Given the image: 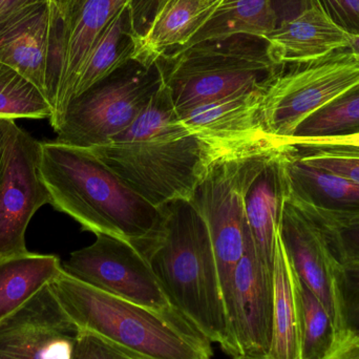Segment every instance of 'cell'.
<instances>
[{
  "instance_id": "obj_23",
  "label": "cell",
  "mask_w": 359,
  "mask_h": 359,
  "mask_svg": "<svg viewBox=\"0 0 359 359\" xmlns=\"http://www.w3.org/2000/svg\"><path fill=\"white\" fill-rule=\"evenodd\" d=\"M62 271L59 257L27 252L0 261V320L27 303Z\"/></svg>"
},
{
  "instance_id": "obj_15",
  "label": "cell",
  "mask_w": 359,
  "mask_h": 359,
  "mask_svg": "<svg viewBox=\"0 0 359 359\" xmlns=\"http://www.w3.org/2000/svg\"><path fill=\"white\" fill-rule=\"evenodd\" d=\"M284 168L287 198L308 217L334 223L359 219V183L305 163L290 144Z\"/></svg>"
},
{
  "instance_id": "obj_40",
  "label": "cell",
  "mask_w": 359,
  "mask_h": 359,
  "mask_svg": "<svg viewBox=\"0 0 359 359\" xmlns=\"http://www.w3.org/2000/svg\"><path fill=\"white\" fill-rule=\"evenodd\" d=\"M232 359H248V358H243V356H236V358H232Z\"/></svg>"
},
{
  "instance_id": "obj_10",
  "label": "cell",
  "mask_w": 359,
  "mask_h": 359,
  "mask_svg": "<svg viewBox=\"0 0 359 359\" xmlns=\"http://www.w3.org/2000/svg\"><path fill=\"white\" fill-rule=\"evenodd\" d=\"M40 147L15 124L0 176V261L29 252L27 226L42 206L50 204L40 170Z\"/></svg>"
},
{
  "instance_id": "obj_38",
  "label": "cell",
  "mask_w": 359,
  "mask_h": 359,
  "mask_svg": "<svg viewBox=\"0 0 359 359\" xmlns=\"http://www.w3.org/2000/svg\"><path fill=\"white\" fill-rule=\"evenodd\" d=\"M327 359H359V343L344 339L339 348Z\"/></svg>"
},
{
  "instance_id": "obj_26",
  "label": "cell",
  "mask_w": 359,
  "mask_h": 359,
  "mask_svg": "<svg viewBox=\"0 0 359 359\" xmlns=\"http://www.w3.org/2000/svg\"><path fill=\"white\" fill-rule=\"evenodd\" d=\"M128 8V6H124L114 17L95 42L76 80L72 100L132 61L130 43L122 48L119 46L121 36L126 33L124 20Z\"/></svg>"
},
{
  "instance_id": "obj_4",
  "label": "cell",
  "mask_w": 359,
  "mask_h": 359,
  "mask_svg": "<svg viewBox=\"0 0 359 359\" xmlns=\"http://www.w3.org/2000/svg\"><path fill=\"white\" fill-rule=\"evenodd\" d=\"M158 67L179 111L265 86L283 67L242 36L203 42L164 56Z\"/></svg>"
},
{
  "instance_id": "obj_17",
  "label": "cell",
  "mask_w": 359,
  "mask_h": 359,
  "mask_svg": "<svg viewBox=\"0 0 359 359\" xmlns=\"http://www.w3.org/2000/svg\"><path fill=\"white\" fill-rule=\"evenodd\" d=\"M223 0H168L147 29L130 37V60L147 69L187 46L211 20Z\"/></svg>"
},
{
  "instance_id": "obj_3",
  "label": "cell",
  "mask_w": 359,
  "mask_h": 359,
  "mask_svg": "<svg viewBox=\"0 0 359 359\" xmlns=\"http://www.w3.org/2000/svg\"><path fill=\"white\" fill-rule=\"evenodd\" d=\"M78 330L135 359H212V343L182 316L161 313L65 271L50 284Z\"/></svg>"
},
{
  "instance_id": "obj_37",
  "label": "cell",
  "mask_w": 359,
  "mask_h": 359,
  "mask_svg": "<svg viewBox=\"0 0 359 359\" xmlns=\"http://www.w3.org/2000/svg\"><path fill=\"white\" fill-rule=\"evenodd\" d=\"M15 124L16 122L14 120L0 119V176L4 168L6 149H8Z\"/></svg>"
},
{
  "instance_id": "obj_32",
  "label": "cell",
  "mask_w": 359,
  "mask_h": 359,
  "mask_svg": "<svg viewBox=\"0 0 359 359\" xmlns=\"http://www.w3.org/2000/svg\"><path fill=\"white\" fill-rule=\"evenodd\" d=\"M323 12L344 32L359 36V0H318Z\"/></svg>"
},
{
  "instance_id": "obj_27",
  "label": "cell",
  "mask_w": 359,
  "mask_h": 359,
  "mask_svg": "<svg viewBox=\"0 0 359 359\" xmlns=\"http://www.w3.org/2000/svg\"><path fill=\"white\" fill-rule=\"evenodd\" d=\"M192 135L182 121L170 93L164 84L135 121L111 143L170 140Z\"/></svg>"
},
{
  "instance_id": "obj_28",
  "label": "cell",
  "mask_w": 359,
  "mask_h": 359,
  "mask_svg": "<svg viewBox=\"0 0 359 359\" xmlns=\"http://www.w3.org/2000/svg\"><path fill=\"white\" fill-rule=\"evenodd\" d=\"M43 93L12 67L0 62V119H50Z\"/></svg>"
},
{
  "instance_id": "obj_11",
  "label": "cell",
  "mask_w": 359,
  "mask_h": 359,
  "mask_svg": "<svg viewBox=\"0 0 359 359\" xmlns=\"http://www.w3.org/2000/svg\"><path fill=\"white\" fill-rule=\"evenodd\" d=\"M78 333L46 285L0 320V359H72Z\"/></svg>"
},
{
  "instance_id": "obj_18",
  "label": "cell",
  "mask_w": 359,
  "mask_h": 359,
  "mask_svg": "<svg viewBox=\"0 0 359 359\" xmlns=\"http://www.w3.org/2000/svg\"><path fill=\"white\" fill-rule=\"evenodd\" d=\"M130 0H84L71 23L60 35L59 42V90L54 114L50 121L53 128L71 102L78 75L105 27L114 17L130 4Z\"/></svg>"
},
{
  "instance_id": "obj_9",
  "label": "cell",
  "mask_w": 359,
  "mask_h": 359,
  "mask_svg": "<svg viewBox=\"0 0 359 359\" xmlns=\"http://www.w3.org/2000/svg\"><path fill=\"white\" fill-rule=\"evenodd\" d=\"M96 236L92 245L71 253L62 264L65 273L143 307L182 316L170 303L149 262L136 247L117 236Z\"/></svg>"
},
{
  "instance_id": "obj_35",
  "label": "cell",
  "mask_w": 359,
  "mask_h": 359,
  "mask_svg": "<svg viewBox=\"0 0 359 359\" xmlns=\"http://www.w3.org/2000/svg\"><path fill=\"white\" fill-rule=\"evenodd\" d=\"M84 0H50L57 20L60 23L62 32L71 23Z\"/></svg>"
},
{
  "instance_id": "obj_31",
  "label": "cell",
  "mask_w": 359,
  "mask_h": 359,
  "mask_svg": "<svg viewBox=\"0 0 359 359\" xmlns=\"http://www.w3.org/2000/svg\"><path fill=\"white\" fill-rule=\"evenodd\" d=\"M310 219L320 228L335 264L359 265V219L334 223Z\"/></svg>"
},
{
  "instance_id": "obj_1",
  "label": "cell",
  "mask_w": 359,
  "mask_h": 359,
  "mask_svg": "<svg viewBox=\"0 0 359 359\" xmlns=\"http://www.w3.org/2000/svg\"><path fill=\"white\" fill-rule=\"evenodd\" d=\"M160 210L159 231L137 250L149 262L177 311L225 353L240 356L204 217L187 200L172 201Z\"/></svg>"
},
{
  "instance_id": "obj_6",
  "label": "cell",
  "mask_w": 359,
  "mask_h": 359,
  "mask_svg": "<svg viewBox=\"0 0 359 359\" xmlns=\"http://www.w3.org/2000/svg\"><path fill=\"white\" fill-rule=\"evenodd\" d=\"M283 145L278 141L263 140L217 158L189 200L208 226L227 313L234 271L244 252L248 232L245 221V191Z\"/></svg>"
},
{
  "instance_id": "obj_16",
  "label": "cell",
  "mask_w": 359,
  "mask_h": 359,
  "mask_svg": "<svg viewBox=\"0 0 359 359\" xmlns=\"http://www.w3.org/2000/svg\"><path fill=\"white\" fill-rule=\"evenodd\" d=\"M278 234L299 280L337 320L334 261L320 228L287 198Z\"/></svg>"
},
{
  "instance_id": "obj_22",
  "label": "cell",
  "mask_w": 359,
  "mask_h": 359,
  "mask_svg": "<svg viewBox=\"0 0 359 359\" xmlns=\"http://www.w3.org/2000/svg\"><path fill=\"white\" fill-rule=\"evenodd\" d=\"M266 359H301L297 278L278 231L273 269V333Z\"/></svg>"
},
{
  "instance_id": "obj_19",
  "label": "cell",
  "mask_w": 359,
  "mask_h": 359,
  "mask_svg": "<svg viewBox=\"0 0 359 359\" xmlns=\"http://www.w3.org/2000/svg\"><path fill=\"white\" fill-rule=\"evenodd\" d=\"M285 143L252 179L245 191V221L257 257L274 269L276 236L288 198L285 176Z\"/></svg>"
},
{
  "instance_id": "obj_12",
  "label": "cell",
  "mask_w": 359,
  "mask_h": 359,
  "mask_svg": "<svg viewBox=\"0 0 359 359\" xmlns=\"http://www.w3.org/2000/svg\"><path fill=\"white\" fill-rule=\"evenodd\" d=\"M228 314L240 356L267 358L273 333V270L257 257L249 232L234 271Z\"/></svg>"
},
{
  "instance_id": "obj_24",
  "label": "cell",
  "mask_w": 359,
  "mask_h": 359,
  "mask_svg": "<svg viewBox=\"0 0 359 359\" xmlns=\"http://www.w3.org/2000/svg\"><path fill=\"white\" fill-rule=\"evenodd\" d=\"M359 136V82L297 126L286 144H318Z\"/></svg>"
},
{
  "instance_id": "obj_21",
  "label": "cell",
  "mask_w": 359,
  "mask_h": 359,
  "mask_svg": "<svg viewBox=\"0 0 359 359\" xmlns=\"http://www.w3.org/2000/svg\"><path fill=\"white\" fill-rule=\"evenodd\" d=\"M278 8V0H223L211 20L185 48L177 52L203 42L228 39L236 36L264 40L285 20ZM284 14L288 20L289 17L286 13Z\"/></svg>"
},
{
  "instance_id": "obj_20",
  "label": "cell",
  "mask_w": 359,
  "mask_h": 359,
  "mask_svg": "<svg viewBox=\"0 0 359 359\" xmlns=\"http://www.w3.org/2000/svg\"><path fill=\"white\" fill-rule=\"evenodd\" d=\"M350 35L339 29L320 6L283 21L264 39L270 60L278 67L302 65L349 46Z\"/></svg>"
},
{
  "instance_id": "obj_33",
  "label": "cell",
  "mask_w": 359,
  "mask_h": 359,
  "mask_svg": "<svg viewBox=\"0 0 359 359\" xmlns=\"http://www.w3.org/2000/svg\"><path fill=\"white\" fill-rule=\"evenodd\" d=\"M72 359H135L118 351L95 335L79 331Z\"/></svg>"
},
{
  "instance_id": "obj_39",
  "label": "cell",
  "mask_w": 359,
  "mask_h": 359,
  "mask_svg": "<svg viewBox=\"0 0 359 359\" xmlns=\"http://www.w3.org/2000/svg\"><path fill=\"white\" fill-rule=\"evenodd\" d=\"M348 52L359 59V36L350 35L349 46L345 48Z\"/></svg>"
},
{
  "instance_id": "obj_30",
  "label": "cell",
  "mask_w": 359,
  "mask_h": 359,
  "mask_svg": "<svg viewBox=\"0 0 359 359\" xmlns=\"http://www.w3.org/2000/svg\"><path fill=\"white\" fill-rule=\"evenodd\" d=\"M299 159L359 183V147L343 144H290Z\"/></svg>"
},
{
  "instance_id": "obj_25",
  "label": "cell",
  "mask_w": 359,
  "mask_h": 359,
  "mask_svg": "<svg viewBox=\"0 0 359 359\" xmlns=\"http://www.w3.org/2000/svg\"><path fill=\"white\" fill-rule=\"evenodd\" d=\"M297 292L301 359H327L343 341L337 320L299 278Z\"/></svg>"
},
{
  "instance_id": "obj_36",
  "label": "cell",
  "mask_w": 359,
  "mask_h": 359,
  "mask_svg": "<svg viewBox=\"0 0 359 359\" xmlns=\"http://www.w3.org/2000/svg\"><path fill=\"white\" fill-rule=\"evenodd\" d=\"M39 1H44V0H0V23L4 22L22 8ZM48 1L50 2V0Z\"/></svg>"
},
{
  "instance_id": "obj_2",
  "label": "cell",
  "mask_w": 359,
  "mask_h": 359,
  "mask_svg": "<svg viewBox=\"0 0 359 359\" xmlns=\"http://www.w3.org/2000/svg\"><path fill=\"white\" fill-rule=\"evenodd\" d=\"M40 170L50 204L83 229L123 238L137 249L159 231L160 208L130 189L90 149L42 142Z\"/></svg>"
},
{
  "instance_id": "obj_8",
  "label": "cell",
  "mask_w": 359,
  "mask_h": 359,
  "mask_svg": "<svg viewBox=\"0 0 359 359\" xmlns=\"http://www.w3.org/2000/svg\"><path fill=\"white\" fill-rule=\"evenodd\" d=\"M280 72L265 86L264 128L286 143L306 118L359 82V59L346 48Z\"/></svg>"
},
{
  "instance_id": "obj_14",
  "label": "cell",
  "mask_w": 359,
  "mask_h": 359,
  "mask_svg": "<svg viewBox=\"0 0 359 359\" xmlns=\"http://www.w3.org/2000/svg\"><path fill=\"white\" fill-rule=\"evenodd\" d=\"M266 84L257 90L179 111L182 121L191 134L225 147H241L271 140L264 128Z\"/></svg>"
},
{
  "instance_id": "obj_34",
  "label": "cell",
  "mask_w": 359,
  "mask_h": 359,
  "mask_svg": "<svg viewBox=\"0 0 359 359\" xmlns=\"http://www.w3.org/2000/svg\"><path fill=\"white\" fill-rule=\"evenodd\" d=\"M168 0H130L126 20L130 25L128 37L142 33Z\"/></svg>"
},
{
  "instance_id": "obj_7",
  "label": "cell",
  "mask_w": 359,
  "mask_h": 359,
  "mask_svg": "<svg viewBox=\"0 0 359 359\" xmlns=\"http://www.w3.org/2000/svg\"><path fill=\"white\" fill-rule=\"evenodd\" d=\"M128 65L69 103L55 128L57 142L94 149L111 143L135 121L163 79L157 65L151 69Z\"/></svg>"
},
{
  "instance_id": "obj_29",
  "label": "cell",
  "mask_w": 359,
  "mask_h": 359,
  "mask_svg": "<svg viewBox=\"0 0 359 359\" xmlns=\"http://www.w3.org/2000/svg\"><path fill=\"white\" fill-rule=\"evenodd\" d=\"M334 294L341 341L359 343V265L334 263Z\"/></svg>"
},
{
  "instance_id": "obj_5",
  "label": "cell",
  "mask_w": 359,
  "mask_h": 359,
  "mask_svg": "<svg viewBox=\"0 0 359 359\" xmlns=\"http://www.w3.org/2000/svg\"><path fill=\"white\" fill-rule=\"evenodd\" d=\"M245 147H225L192 134L170 140L109 143L90 149L130 189L160 208L172 201H189L213 161Z\"/></svg>"
},
{
  "instance_id": "obj_13",
  "label": "cell",
  "mask_w": 359,
  "mask_h": 359,
  "mask_svg": "<svg viewBox=\"0 0 359 359\" xmlns=\"http://www.w3.org/2000/svg\"><path fill=\"white\" fill-rule=\"evenodd\" d=\"M58 25L48 0L31 4L0 23V62L27 78L48 100L56 69Z\"/></svg>"
}]
</instances>
